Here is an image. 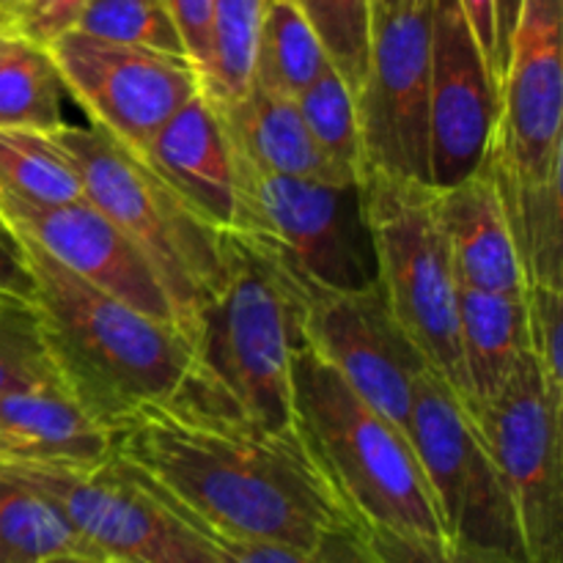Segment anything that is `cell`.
Instances as JSON below:
<instances>
[{"label": "cell", "instance_id": "15", "mask_svg": "<svg viewBox=\"0 0 563 563\" xmlns=\"http://www.w3.org/2000/svg\"><path fill=\"white\" fill-rule=\"evenodd\" d=\"M498 93L460 0H434L429 47V185L434 190L482 168L498 124Z\"/></svg>", "mask_w": 563, "mask_h": 563}, {"label": "cell", "instance_id": "3", "mask_svg": "<svg viewBox=\"0 0 563 563\" xmlns=\"http://www.w3.org/2000/svg\"><path fill=\"white\" fill-rule=\"evenodd\" d=\"M20 245L55 374L102 427L113 429L141 407L179 394L192 350L176 324L104 295L31 242Z\"/></svg>", "mask_w": 563, "mask_h": 563}, {"label": "cell", "instance_id": "34", "mask_svg": "<svg viewBox=\"0 0 563 563\" xmlns=\"http://www.w3.org/2000/svg\"><path fill=\"white\" fill-rule=\"evenodd\" d=\"M361 537L377 563H520L449 537H421L368 526L361 528Z\"/></svg>", "mask_w": 563, "mask_h": 563}, {"label": "cell", "instance_id": "24", "mask_svg": "<svg viewBox=\"0 0 563 563\" xmlns=\"http://www.w3.org/2000/svg\"><path fill=\"white\" fill-rule=\"evenodd\" d=\"M328 66V49L297 0H264L251 80L297 99Z\"/></svg>", "mask_w": 563, "mask_h": 563}, {"label": "cell", "instance_id": "4", "mask_svg": "<svg viewBox=\"0 0 563 563\" xmlns=\"http://www.w3.org/2000/svg\"><path fill=\"white\" fill-rule=\"evenodd\" d=\"M297 423L357 528L445 537L410 438L368 407L306 341L291 355Z\"/></svg>", "mask_w": 563, "mask_h": 563}, {"label": "cell", "instance_id": "5", "mask_svg": "<svg viewBox=\"0 0 563 563\" xmlns=\"http://www.w3.org/2000/svg\"><path fill=\"white\" fill-rule=\"evenodd\" d=\"M82 181V198L108 214L137 247L190 341L203 300L223 284V231L203 223L132 148L102 126L64 124L49 132Z\"/></svg>", "mask_w": 563, "mask_h": 563}, {"label": "cell", "instance_id": "26", "mask_svg": "<svg viewBox=\"0 0 563 563\" xmlns=\"http://www.w3.org/2000/svg\"><path fill=\"white\" fill-rule=\"evenodd\" d=\"M0 192L25 203H69L82 181L64 148L47 132L0 130Z\"/></svg>", "mask_w": 563, "mask_h": 563}, {"label": "cell", "instance_id": "12", "mask_svg": "<svg viewBox=\"0 0 563 563\" xmlns=\"http://www.w3.org/2000/svg\"><path fill=\"white\" fill-rule=\"evenodd\" d=\"M66 93L91 124L141 154L154 132L203 88L201 71L185 55L104 42L66 31L49 44Z\"/></svg>", "mask_w": 563, "mask_h": 563}, {"label": "cell", "instance_id": "19", "mask_svg": "<svg viewBox=\"0 0 563 563\" xmlns=\"http://www.w3.org/2000/svg\"><path fill=\"white\" fill-rule=\"evenodd\" d=\"M434 209L462 286L526 295L520 256L487 165L482 163V168L456 185L434 190Z\"/></svg>", "mask_w": 563, "mask_h": 563}, {"label": "cell", "instance_id": "32", "mask_svg": "<svg viewBox=\"0 0 563 563\" xmlns=\"http://www.w3.org/2000/svg\"><path fill=\"white\" fill-rule=\"evenodd\" d=\"M44 383L60 379L44 346L36 306L0 297V390Z\"/></svg>", "mask_w": 563, "mask_h": 563}, {"label": "cell", "instance_id": "38", "mask_svg": "<svg viewBox=\"0 0 563 563\" xmlns=\"http://www.w3.org/2000/svg\"><path fill=\"white\" fill-rule=\"evenodd\" d=\"M462 14L493 69L495 82L500 91V53H498V14H495V0H460Z\"/></svg>", "mask_w": 563, "mask_h": 563}, {"label": "cell", "instance_id": "29", "mask_svg": "<svg viewBox=\"0 0 563 563\" xmlns=\"http://www.w3.org/2000/svg\"><path fill=\"white\" fill-rule=\"evenodd\" d=\"M71 31L190 58L168 0H88Z\"/></svg>", "mask_w": 563, "mask_h": 563}, {"label": "cell", "instance_id": "21", "mask_svg": "<svg viewBox=\"0 0 563 563\" xmlns=\"http://www.w3.org/2000/svg\"><path fill=\"white\" fill-rule=\"evenodd\" d=\"M460 352L465 407L476 412L498 396L528 352L526 295H500L460 284Z\"/></svg>", "mask_w": 563, "mask_h": 563}, {"label": "cell", "instance_id": "28", "mask_svg": "<svg viewBox=\"0 0 563 563\" xmlns=\"http://www.w3.org/2000/svg\"><path fill=\"white\" fill-rule=\"evenodd\" d=\"M264 0H212V55L203 91L220 104L240 99L251 86Z\"/></svg>", "mask_w": 563, "mask_h": 563}, {"label": "cell", "instance_id": "10", "mask_svg": "<svg viewBox=\"0 0 563 563\" xmlns=\"http://www.w3.org/2000/svg\"><path fill=\"white\" fill-rule=\"evenodd\" d=\"M471 418L515 506L526 563H563L561 412L544 396L531 350Z\"/></svg>", "mask_w": 563, "mask_h": 563}, {"label": "cell", "instance_id": "2", "mask_svg": "<svg viewBox=\"0 0 563 563\" xmlns=\"http://www.w3.org/2000/svg\"><path fill=\"white\" fill-rule=\"evenodd\" d=\"M223 284L198 311L190 374L176 396L280 432L297 423L291 355L302 341V300L289 275L240 231H223Z\"/></svg>", "mask_w": 563, "mask_h": 563}, {"label": "cell", "instance_id": "13", "mask_svg": "<svg viewBox=\"0 0 563 563\" xmlns=\"http://www.w3.org/2000/svg\"><path fill=\"white\" fill-rule=\"evenodd\" d=\"M302 341L396 429L410 432V407L427 357L396 322L379 284L355 291H302Z\"/></svg>", "mask_w": 563, "mask_h": 563}, {"label": "cell", "instance_id": "17", "mask_svg": "<svg viewBox=\"0 0 563 563\" xmlns=\"http://www.w3.org/2000/svg\"><path fill=\"white\" fill-rule=\"evenodd\" d=\"M137 157L214 231L236 220V148L218 102L198 91L154 132Z\"/></svg>", "mask_w": 563, "mask_h": 563}, {"label": "cell", "instance_id": "37", "mask_svg": "<svg viewBox=\"0 0 563 563\" xmlns=\"http://www.w3.org/2000/svg\"><path fill=\"white\" fill-rule=\"evenodd\" d=\"M33 275L20 240L0 220V297L33 302Z\"/></svg>", "mask_w": 563, "mask_h": 563}, {"label": "cell", "instance_id": "11", "mask_svg": "<svg viewBox=\"0 0 563 563\" xmlns=\"http://www.w3.org/2000/svg\"><path fill=\"white\" fill-rule=\"evenodd\" d=\"M0 465L38 489L91 553L121 563H218L179 517L113 460L99 467Z\"/></svg>", "mask_w": 563, "mask_h": 563}, {"label": "cell", "instance_id": "20", "mask_svg": "<svg viewBox=\"0 0 563 563\" xmlns=\"http://www.w3.org/2000/svg\"><path fill=\"white\" fill-rule=\"evenodd\" d=\"M236 152L253 165L273 174L308 176V179L346 181L313 146L300 108L286 93L251 80L247 91L229 104H220Z\"/></svg>", "mask_w": 563, "mask_h": 563}, {"label": "cell", "instance_id": "45", "mask_svg": "<svg viewBox=\"0 0 563 563\" xmlns=\"http://www.w3.org/2000/svg\"><path fill=\"white\" fill-rule=\"evenodd\" d=\"M0 11H3V9H0Z\"/></svg>", "mask_w": 563, "mask_h": 563}, {"label": "cell", "instance_id": "18", "mask_svg": "<svg viewBox=\"0 0 563 563\" xmlns=\"http://www.w3.org/2000/svg\"><path fill=\"white\" fill-rule=\"evenodd\" d=\"M110 460V429L60 383L0 390V462L99 467Z\"/></svg>", "mask_w": 563, "mask_h": 563}, {"label": "cell", "instance_id": "42", "mask_svg": "<svg viewBox=\"0 0 563 563\" xmlns=\"http://www.w3.org/2000/svg\"><path fill=\"white\" fill-rule=\"evenodd\" d=\"M11 16H9V11H0V38H5V36H11Z\"/></svg>", "mask_w": 563, "mask_h": 563}, {"label": "cell", "instance_id": "1", "mask_svg": "<svg viewBox=\"0 0 563 563\" xmlns=\"http://www.w3.org/2000/svg\"><path fill=\"white\" fill-rule=\"evenodd\" d=\"M110 434L121 471L165 509L220 533L317 550L357 528L300 423L267 432L174 396Z\"/></svg>", "mask_w": 563, "mask_h": 563}, {"label": "cell", "instance_id": "40", "mask_svg": "<svg viewBox=\"0 0 563 563\" xmlns=\"http://www.w3.org/2000/svg\"><path fill=\"white\" fill-rule=\"evenodd\" d=\"M44 563H121V561H113L108 559V555H99V553H88V550H69V553H58Z\"/></svg>", "mask_w": 563, "mask_h": 563}, {"label": "cell", "instance_id": "7", "mask_svg": "<svg viewBox=\"0 0 563 563\" xmlns=\"http://www.w3.org/2000/svg\"><path fill=\"white\" fill-rule=\"evenodd\" d=\"M368 229L377 256V284L407 339L443 374L465 405L460 352V278L434 209V187L363 174Z\"/></svg>", "mask_w": 563, "mask_h": 563}, {"label": "cell", "instance_id": "22", "mask_svg": "<svg viewBox=\"0 0 563 563\" xmlns=\"http://www.w3.org/2000/svg\"><path fill=\"white\" fill-rule=\"evenodd\" d=\"M484 165L498 185L526 286H563L561 174L548 181H520L489 159Z\"/></svg>", "mask_w": 563, "mask_h": 563}, {"label": "cell", "instance_id": "6", "mask_svg": "<svg viewBox=\"0 0 563 563\" xmlns=\"http://www.w3.org/2000/svg\"><path fill=\"white\" fill-rule=\"evenodd\" d=\"M231 231L262 247L289 275L297 295L377 284L363 179L273 174L236 152V220Z\"/></svg>", "mask_w": 563, "mask_h": 563}, {"label": "cell", "instance_id": "27", "mask_svg": "<svg viewBox=\"0 0 563 563\" xmlns=\"http://www.w3.org/2000/svg\"><path fill=\"white\" fill-rule=\"evenodd\" d=\"M313 146L346 181L363 179V146L355 93L333 64L295 99Z\"/></svg>", "mask_w": 563, "mask_h": 563}, {"label": "cell", "instance_id": "25", "mask_svg": "<svg viewBox=\"0 0 563 563\" xmlns=\"http://www.w3.org/2000/svg\"><path fill=\"white\" fill-rule=\"evenodd\" d=\"M69 550L88 548L38 489L0 465V563H44Z\"/></svg>", "mask_w": 563, "mask_h": 563}, {"label": "cell", "instance_id": "16", "mask_svg": "<svg viewBox=\"0 0 563 563\" xmlns=\"http://www.w3.org/2000/svg\"><path fill=\"white\" fill-rule=\"evenodd\" d=\"M0 220L11 234L36 245L104 295L159 322L176 324L168 291L148 258L88 198L38 207L0 192Z\"/></svg>", "mask_w": 563, "mask_h": 563}, {"label": "cell", "instance_id": "44", "mask_svg": "<svg viewBox=\"0 0 563 563\" xmlns=\"http://www.w3.org/2000/svg\"><path fill=\"white\" fill-rule=\"evenodd\" d=\"M14 3H16V0H14Z\"/></svg>", "mask_w": 563, "mask_h": 563}, {"label": "cell", "instance_id": "9", "mask_svg": "<svg viewBox=\"0 0 563 563\" xmlns=\"http://www.w3.org/2000/svg\"><path fill=\"white\" fill-rule=\"evenodd\" d=\"M434 0H399L372 16V47L355 93L363 174L429 185V47Z\"/></svg>", "mask_w": 563, "mask_h": 563}, {"label": "cell", "instance_id": "14", "mask_svg": "<svg viewBox=\"0 0 563 563\" xmlns=\"http://www.w3.org/2000/svg\"><path fill=\"white\" fill-rule=\"evenodd\" d=\"M563 0H522L487 157L520 181L563 174Z\"/></svg>", "mask_w": 563, "mask_h": 563}, {"label": "cell", "instance_id": "35", "mask_svg": "<svg viewBox=\"0 0 563 563\" xmlns=\"http://www.w3.org/2000/svg\"><path fill=\"white\" fill-rule=\"evenodd\" d=\"M88 0H16L11 5V31L33 44L49 47L58 36L71 31Z\"/></svg>", "mask_w": 563, "mask_h": 563}, {"label": "cell", "instance_id": "30", "mask_svg": "<svg viewBox=\"0 0 563 563\" xmlns=\"http://www.w3.org/2000/svg\"><path fill=\"white\" fill-rule=\"evenodd\" d=\"M170 515L179 517L212 550L218 563H377L374 555L368 553L366 544H363L361 528H344V531L330 533L322 542V548L300 550L289 548V544L262 542V539L229 537V533L201 526V522L190 520V517L176 515V511H170Z\"/></svg>", "mask_w": 563, "mask_h": 563}, {"label": "cell", "instance_id": "43", "mask_svg": "<svg viewBox=\"0 0 563 563\" xmlns=\"http://www.w3.org/2000/svg\"><path fill=\"white\" fill-rule=\"evenodd\" d=\"M11 5H14V0H0V9L3 11H11Z\"/></svg>", "mask_w": 563, "mask_h": 563}, {"label": "cell", "instance_id": "33", "mask_svg": "<svg viewBox=\"0 0 563 563\" xmlns=\"http://www.w3.org/2000/svg\"><path fill=\"white\" fill-rule=\"evenodd\" d=\"M526 313L528 350L537 363L544 396H548L550 407L563 416V286H526Z\"/></svg>", "mask_w": 563, "mask_h": 563}, {"label": "cell", "instance_id": "39", "mask_svg": "<svg viewBox=\"0 0 563 563\" xmlns=\"http://www.w3.org/2000/svg\"><path fill=\"white\" fill-rule=\"evenodd\" d=\"M522 0H495V14H498V53H500V77H504L506 53H509L511 33H515L517 14H520Z\"/></svg>", "mask_w": 563, "mask_h": 563}, {"label": "cell", "instance_id": "36", "mask_svg": "<svg viewBox=\"0 0 563 563\" xmlns=\"http://www.w3.org/2000/svg\"><path fill=\"white\" fill-rule=\"evenodd\" d=\"M168 9L179 27L187 55L198 66L203 82L209 55H212V0H168Z\"/></svg>", "mask_w": 563, "mask_h": 563}, {"label": "cell", "instance_id": "41", "mask_svg": "<svg viewBox=\"0 0 563 563\" xmlns=\"http://www.w3.org/2000/svg\"><path fill=\"white\" fill-rule=\"evenodd\" d=\"M399 0H372V16L383 14V11H390Z\"/></svg>", "mask_w": 563, "mask_h": 563}, {"label": "cell", "instance_id": "8", "mask_svg": "<svg viewBox=\"0 0 563 563\" xmlns=\"http://www.w3.org/2000/svg\"><path fill=\"white\" fill-rule=\"evenodd\" d=\"M407 438L434 495L445 537L526 563L504 478L467 407L432 366L416 383Z\"/></svg>", "mask_w": 563, "mask_h": 563}, {"label": "cell", "instance_id": "23", "mask_svg": "<svg viewBox=\"0 0 563 563\" xmlns=\"http://www.w3.org/2000/svg\"><path fill=\"white\" fill-rule=\"evenodd\" d=\"M66 86L53 55L42 44L0 38V130L55 132L64 119Z\"/></svg>", "mask_w": 563, "mask_h": 563}, {"label": "cell", "instance_id": "31", "mask_svg": "<svg viewBox=\"0 0 563 563\" xmlns=\"http://www.w3.org/2000/svg\"><path fill=\"white\" fill-rule=\"evenodd\" d=\"M352 93L361 88L372 47V0H297Z\"/></svg>", "mask_w": 563, "mask_h": 563}]
</instances>
